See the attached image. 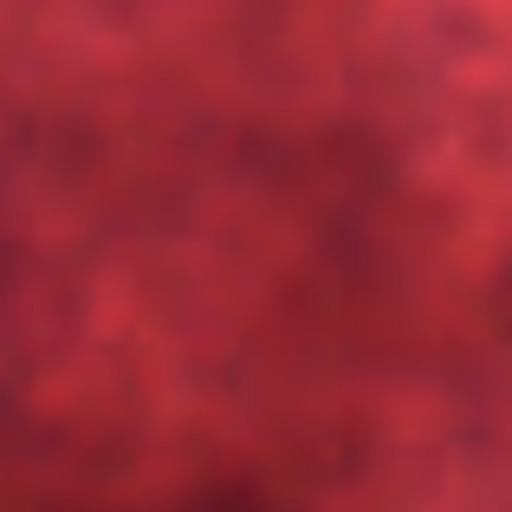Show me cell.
<instances>
[{"label":"cell","mask_w":512,"mask_h":512,"mask_svg":"<svg viewBox=\"0 0 512 512\" xmlns=\"http://www.w3.org/2000/svg\"><path fill=\"white\" fill-rule=\"evenodd\" d=\"M175 512H279V506L266 500V493H253V487H208L188 506H175Z\"/></svg>","instance_id":"6da1fadb"}]
</instances>
